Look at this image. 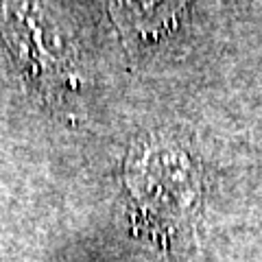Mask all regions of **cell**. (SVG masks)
I'll use <instances>...</instances> for the list:
<instances>
[{
	"label": "cell",
	"instance_id": "6da1fadb",
	"mask_svg": "<svg viewBox=\"0 0 262 262\" xmlns=\"http://www.w3.org/2000/svg\"><path fill=\"white\" fill-rule=\"evenodd\" d=\"M0 29L20 72L37 92L63 98L79 90L75 51L39 0H0Z\"/></svg>",
	"mask_w": 262,
	"mask_h": 262
},
{
	"label": "cell",
	"instance_id": "7a4b0ae2",
	"mask_svg": "<svg viewBox=\"0 0 262 262\" xmlns=\"http://www.w3.org/2000/svg\"><path fill=\"white\" fill-rule=\"evenodd\" d=\"M190 0H110V15L129 53L175 29Z\"/></svg>",
	"mask_w": 262,
	"mask_h": 262
}]
</instances>
